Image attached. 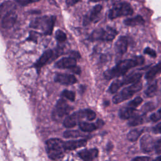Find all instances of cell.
Returning <instances> with one entry per match:
<instances>
[{"mask_svg": "<svg viewBox=\"0 0 161 161\" xmlns=\"http://www.w3.org/2000/svg\"><path fill=\"white\" fill-rule=\"evenodd\" d=\"M87 140L85 139L73 140L64 142V147L65 150H73L85 146Z\"/></svg>", "mask_w": 161, "mask_h": 161, "instance_id": "obj_19", "label": "cell"}, {"mask_svg": "<svg viewBox=\"0 0 161 161\" xmlns=\"http://www.w3.org/2000/svg\"><path fill=\"white\" fill-rule=\"evenodd\" d=\"M13 9L8 11L1 15V27L4 29H8L11 28L15 23L17 19V14Z\"/></svg>", "mask_w": 161, "mask_h": 161, "instance_id": "obj_10", "label": "cell"}, {"mask_svg": "<svg viewBox=\"0 0 161 161\" xmlns=\"http://www.w3.org/2000/svg\"><path fill=\"white\" fill-rule=\"evenodd\" d=\"M92 2H98V1H103V0H89Z\"/></svg>", "mask_w": 161, "mask_h": 161, "instance_id": "obj_39", "label": "cell"}, {"mask_svg": "<svg viewBox=\"0 0 161 161\" xmlns=\"http://www.w3.org/2000/svg\"><path fill=\"white\" fill-rule=\"evenodd\" d=\"M70 111V107L67 101L61 98L58 99L52 111V118L54 120H58L65 115L69 114Z\"/></svg>", "mask_w": 161, "mask_h": 161, "instance_id": "obj_8", "label": "cell"}, {"mask_svg": "<svg viewBox=\"0 0 161 161\" xmlns=\"http://www.w3.org/2000/svg\"><path fill=\"white\" fill-rule=\"evenodd\" d=\"M46 150L48 157L52 160H58L64 157L66 151L64 142L59 138H50L46 142Z\"/></svg>", "mask_w": 161, "mask_h": 161, "instance_id": "obj_2", "label": "cell"}, {"mask_svg": "<svg viewBox=\"0 0 161 161\" xmlns=\"http://www.w3.org/2000/svg\"><path fill=\"white\" fill-rule=\"evenodd\" d=\"M55 82L63 85H72L77 82L76 77L72 74H57L54 77Z\"/></svg>", "mask_w": 161, "mask_h": 161, "instance_id": "obj_13", "label": "cell"}, {"mask_svg": "<svg viewBox=\"0 0 161 161\" xmlns=\"http://www.w3.org/2000/svg\"><path fill=\"white\" fill-rule=\"evenodd\" d=\"M154 106V105H153V104L152 103H148L145 104L143 106L142 109H143V111L144 112L150 111H151V110H152V109H154V106Z\"/></svg>", "mask_w": 161, "mask_h": 161, "instance_id": "obj_34", "label": "cell"}, {"mask_svg": "<svg viewBox=\"0 0 161 161\" xmlns=\"http://www.w3.org/2000/svg\"><path fill=\"white\" fill-rule=\"evenodd\" d=\"M80 133L77 130H67L64 133V136L66 138H77L80 136Z\"/></svg>", "mask_w": 161, "mask_h": 161, "instance_id": "obj_26", "label": "cell"}, {"mask_svg": "<svg viewBox=\"0 0 161 161\" xmlns=\"http://www.w3.org/2000/svg\"><path fill=\"white\" fill-rule=\"evenodd\" d=\"M18 4L22 5V6H25V5H27L30 3H35V2H38L40 0H15Z\"/></svg>", "mask_w": 161, "mask_h": 161, "instance_id": "obj_33", "label": "cell"}, {"mask_svg": "<svg viewBox=\"0 0 161 161\" xmlns=\"http://www.w3.org/2000/svg\"><path fill=\"white\" fill-rule=\"evenodd\" d=\"M153 131L155 133H161V122L158 123L153 128Z\"/></svg>", "mask_w": 161, "mask_h": 161, "instance_id": "obj_36", "label": "cell"}, {"mask_svg": "<svg viewBox=\"0 0 161 161\" xmlns=\"http://www.w3.org/2000/svg\"><path fill=\"white\" fill-rule=\"evenodd\" d=\"M142 88V83L140 80L133 83L131 86H129L123 89L113 97V102L114 104H118L125 100L130 99L136 92L140 91Z\"/></svg>", "mask_w": 161, "mask_h": 161, "instance_id": "obj_6", "label": "cell"}, {"mask_svg": "<svg viewBox=\"0 0 161 161\" xmlns=\"http://www.w3.org/2000/svg\"><path fill=\"white\" fill-rule=\"evenodd\" d=\"M157 91V82H155L154 84H152L149 87H147V89L145 91V94L147 97H152L153 96Z\"/></svg>", "mask_w": 161, "mask_h": 161, "instance_id": "obj_25", "label": "cell"}, {"mask_svg": "<svg viewBox=\"0 0 161 161\" xmlns=\"http://www.w3.org/2000/svg\"><path fill=\"white\" fill-rule=\"evenodd\" d=\"M118 31L116 29L107 26L106 28H99L94 30L89 35L88 39L90 41H112L116 35Z\"/></svg>", "mask_w": 161, "mask_h": 161, "instance_id": "obj_5", "label": "cell"}, {"mask_svg": "<svg viewBox=\"0 0 161 161\" xmlns=\"http://www.w3.org/2000/svg\"><path fill=\"white\" fill-rule=\"evenodd\" d=\"M87 113V119L89 121H92L96 118V113L89 109H86Z\"/></svg>", "mask_w": 161, "mask_h": 161, "instance_id": "obj_31", "label": "cell"}, {"mask_svg": "<svg viewBox=\"0 0 161 161\" xmlns=\"http://www.w3.org/2000/svg\"><path fill=\"white\" fill-rule=\"evenodd\" d=\"M53 52L52 50H47L42 55V56L34 64V67L36 69L38 72H39L41 68L49 61V60L53 57Z\"/></svg>", "mask_w": 161, "mask_h": 161, "instance_id": "obj_17", "label": "cell"}, {"mask_svg": "<svg viewBox=\"0 0 161 161\" xmlns=\"http://www.w3.org/2000/svg\"><path fill=\"white\" fill-rule=\"evenodd\" d=\"M61 94H62V96L65 97L66 99H67L71 101H74L75 99V92L72 91H69V90L65 89L62 91Z\"/></svg>", "mask_w": 161, "mask_h": 161, "instance_id": "obj_27", "label": "cell"}, {"mask_svg": "<svg viewBox=\"0 0 161 161\" xmlns=\"http://www.w3.org/2000/svg\"><path fill=\"white\" fill-rule=\"evenodd\" d=\"M155 150L157 153H161V139L157 140L155 145Z\"/></svg>", "mask_w": 161, "mask_h": 161, "instance_id": "obj_35", "label": "cell"}, {"mask_svg": "<svg viewBox=\"0 0 161 161\" xmlns=\"http://www.w3.org/2000/svg\"><path fill=\"white\" fill-rule=\"evenodd\" d=\"M56 17L54 16H44L36 18L30 23L31 28L40 30L43 34L49 35L52 33Z\"/></svg>", "mask_w": 161, "mask_h": 161, "instance_id": "obj_3", "label": "cell"}, {"mask_svg": "<svg viewBox=\"0 0 161 161\" xmlns=\"http://www.w3.org/2000/svg\"><path fill=\"white\" fill-rule=\"evenodd\" d=\"M136 114V110L135 108L130 106L122 108L119 110L118 112L119 117L122 119H129Z\"/></svg>", "mask_w": 161, "mask_h": 161, "instance_id": "obj_20", "label": "cell"}, {"mask_svg": "<svg viewBox=\"0 0 161 161\" xmlns=\"http://www.w3.org/2000/svg\"><path fill=\"white\" fill-rule=\"evenodd\" d=\"M142 101H143L142 98L138 96V97H135L132 101H130L128 104V106H130V107H132V108H136L138 106H139L142 103Z\"/></svg>", "mask_w": 161, "mask_h": 161, "instance_id": "obj_29", "label": "cell"}, {"mask_svg": "<svg viewBox=\"0 0 161 161\" xmlns=\"http://www.w3.org/2000/svg\"><path fill=\"white\" fill-rule=\"evenodd\" d=\"M103 1H109V0H103Z\"/></svg>", "mask_w": 161, "mask_h": 161, "instance_id": "obj_41", "label": "cell"}, {"mask_svg": "<svg viewBox=\"0 0 161 161\" xmlns=\"http://www.w3.org/2000/svg\"><path fill=\"white\" fill-rule=\"evenodd\" d=\"M144 53H145V54L149 55L150 57H153V58L156 57V55H157L155 51L154 50H153V49L149 48V47H147L146 48H145V50H144Z\"/></svg>", "mask_w": 161, "mask_h": 161, "instance_id": "obj_32", "label": "cell"}, {"mask_svg": "<svg viewBox=\"0 0 161 161\" xmlns=\"http://www.w3.org/2000/svg\"><path fill=\"white\" fill-rule=\"evenodd\" d=\"M155 142L149 135H145L140 140V148L145 153L151 152L155 150Z\"/></svg>", "mask_w": 161, "mask_h": 161, "instance_id": "obj_11", "label": "cell"}, {"mask_svg": "<svg viewBox=\"0 0 161 161\" xmlns=\"http://www.w3.org/2000/svg\"><path fill=\"white\" fill-rule=\"evenodd\" d=\"M133 13V9L128 3L119 2L115 4L109 10L108 18L111 19H113L120 16L131 15Z\"/></svg>", "mask_w": 161, "mask_h": 161, "instance_id": "obj_7", "label": "cell"}, {"mask_svg": "<svg viewBox=\"0 0 161 161\" xmlns=\"http://www.w3.org/2000/svg\"><path fill=\"white\" fill-rule=\"evenodd\" d=\"M83 118L87 119L86 109L79 110L77 112H74L70 115L67 116L64 121V126L66 128H73L75 125H79Z\"/></svg>", "mask_w": 161, "mask_h": 161, "instance_id": "obj_9", "label": "cell"}, {"mask_svg": "<svg viewBox=\"0 0 161 161\" xmlns=\"http://www.w3.org/2000/svg\"><path fill=\"white\" fill-rule=\"evenodd\" d=\"M129 119L130 121H128V125L130 126H135L143 124L145 121V116L143 115H139L136 114Z\"/></svg>", "mask_w": 161, "mask_h": 161, "instance_id": "obj_23", "label": "cell"}, {"mask_svg": "<svg viewBox=\"0 0 161 161\" xmlns=\"http://www.w3.org/2000/svg\"><path fill=\"white\" fill-rule=\"evenodd\" d=\"M161 72V62L152 67L145 74V79L147 80H152L158 74Z\"/></svg>", "mask_w": 161, "mask_h": 161, "instance_id": "obj_21", "label": "cell"}, {"mask_svg": "<svg viewBox=\"0 0 161 161\" xmlns=\"http://www.w3.org/2000/svg\"><path fill=\"white\" fill-rule=\"evenodd\" d=\"M143 63L144 58L142 56H136L133 58L121 60L114 67L106 70L104 72V77L106 79L110 80L123 75L129 69L142 65Z\"/></svg>", "mask_w": 161, "mask_h": 161, "instance_id": "obj_1", "label": "cell"}, {"mask_svg": "<svg viewBox=\"0 0 161 161\" xmlns=\"http://www.w3.org/2000/svg\"><path fill=\"white\" fill-rule=\"evenodd\" d=\"M77 60L73 57H64L58 60L55 64V67L58 69H73L76 67Z\"/></svg>", "mask_w": 161, "mask_h": 161, "instance_id": "obj_12", "label": "cell"}, {"mask_svg": "<svg viewBox=\"0 0 161 161\" xmlns=\"http://www.w3.org/2000/svg\"><path fill=\"white\" fill-rule=\"evenodd\" d=\"M102 6L100 4L96 5L91 11L89 15H87L85 16L83 21V24L84 26L87 25L92 21H95L98 18L99 15L102 10Z\"/></svg>", "mask_w": 161, "mask_h": 161, "instance_id": "obj_15", "label": "cell"}, {"mask_svg": "<svg viewBox=\"0 0 161 161\" xmlns=\"http://www.w3.org/2000/svg\"><path fill=\"white\" fill-rule=\"evenodd\" d=\"M142 76V73L133 72L130 74L126 76H123L121 78L117 79L113 81L109 87V92L111 94H114L118 91V90L123 85L129 84H133L140 80Z\"/></svg>", "mask_w": 161, "mask_h": 161, "instance_id": "obj_4", "label": "cell"}, {"mask_svg": "<svg viewBox=\"0 0 161 161\" xmlns=\"http://www.w3.org/2000/svg\"><path fill=\"white\" fill-rule=\"evenodd\" d=\"M104 125V122L101 119H98L96 123H88V122H84L81 121L79 124V128L80 129L85 132H90L92 131L95 130H97V128H100Z\"/></svg>", "mask_w": 161, "mask_h": 161, "instance_id": "obj_16", "label": "cell"}, {"mask_svg": "<svg viewBox=\"0 0 161 161\" xmlns=\"http://www.w3.org/2000/svg\"><path fill=\"white\" fill-rule=\"evenodd\" d=\"M156 160H158L161 161V156H160V157H157V158H156Z\"/></svg>", "mask_w": 161, "mask_h": 161, "instance_id": "obj_40", "label": "cell"}, {"mask_svg": "<svg viewBox=\"0 0 161 161\" xmlns=\"http://www.w3.org/2000/svg\"><path fill=\"white\" fill-rule=\"evenodd\" d=\"M80 1H81V0H66L65 2L68 6H73V5L75 4L76 3H77Z\"/></svg>", "mask_w": 161, "mask_h": 161, "instance_id": "obj_38", "label": "cell"}, {"mask_svg": "<svg viewBox=\"0 0 161 161\" xmlns=\"http://www.w3.org/2000/svg\"><path fill=\"white\" fill-rule=\"evenodd\" d=\"M145 23V21L142 16L140 15H137L135 17L127 18L124 20V24L126 26H135L136 25H143Z\"/></svg>", "mask_w": 161, "mask_h": 161, "instance_id": "obj_22", "label": "cell"}, {"mask_svg": "<svg viewBox=\"0 0 161 161\" xmlns=\"http://www.w3.org/2000/svg\"><path fill=\"white\" fill-rule=\"evenodd\" d=\"M128 38L125 36H120L115 43V46H114L115 51L119 55H123L126 52L128 48Z\"/></svg>", "mask_w": 161, "mask_h": 161, "instance_id": "obj_18", "label": "cell"}, {"mask_svg": "<svg viewBox=\"0 0 161 161\" xmlns=\"http://www.w3.org/2000/svg\"><path fill=\"white\" fill-rule=\"evenodd\" d=\"M55 38L56 40L60 43L64 42L67 39L66 34L62 30H58L55 32Z\"/></svg>", "mask_w": 161, "mask_h": 161, "instance_id": "obj_28", "label": "cell"}, {"mask_svg": "<svg viewBox=\"0 0 161 161\" xmlns=\"http://www.w3.org/2000/svg\"><path fill=\"white\" fill-rule=\"evenodd\" d=\"M150 119L152 121H157L161 119V108L159 109L157 112L153 113L150 116Z\"/></svg>", "mask_w": 161, "mask_h": 161, "instance_id": "obj_30", "label": "cell"}, {"mask_svg": "<svg viewBox=\"0 0 161 161\" xmlns=\"http://www.w3.org/2000/svg\"><path fill=\"white\" fill-rule=\"evenodd\" d=\"M99 152L97 148L84 149L77 152L78 156L83 160H92L98 155Z\"/></svg>", "mask_w": 161, "mask_h": 161, "instance_id": "obj_14", "label": "cell"}, {"mask_svg": "<svg viewBox=\"0 0 161 161\" xmlns=\"http://www.w3.org/2000/svg\"><path fill=\"white\" fill-rule=\"evenodd\" d=\"M149 160H150V158L148 157H138L133 159V160L136 161H147Z\"/></svg>", "mask_w": 161, "mask_h": 161, "instance_id": "obj_37", "label": "cell"}, {"mask_svg": "<svg viewBox=\"0 0 161 161\" xmlns=\"http://www.w3.org/2000/svg\"><path fill=\"white\" fill-rule=\"evenodd\" d=\"M143 129L136 128L131 130L128 134H127V139L130 142H135L136 141L141 134L143 133Z\"/></svg>", "mask_w": 161, "mask_h": 161, "instance_id": "obj_24", "label": "cell"}]
</instances>
